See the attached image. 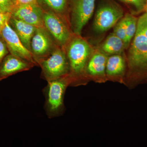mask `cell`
I'll return each mask as SVG.
<instances>
[{
	"label": "cell",
	"mask_w": 147,
	"mask_h": 147,
	"mask_svg": "<svg viewBox=\"0 0 147 147\" xmlns=\"http://www.w3.org/2000/svg\"><path fill=\"white\" fill-rule=\"evenodd\" d=\"M34 65L11 54L7 55L0 64V81L18 72L29 70Z\"/></svg>",
	"instance_id": "30bf717a"
},
{
	"label": "cell",
	"mask_w": 147,
	"mask_h": 147,
	"mask_svg": "<svg viewBox=\"0 0 147 147\" xmlns=\"http://www.w3.org/2000/svg\"><path fill=\"white\" fill-rule=\"evenodd\" d=\"M123 18L126 29L125 48H127L129 46L137 31L138 18L133 14L127 13Z\"/></svg>",
	"instance_id": "2e32d148"
},
{
	"label": "cell",
	"mask_w": 147,
	"mask_h": 147,
	"mask_svg": "<svg viewBox=\"0 0 147 147\" xmlns=\"http://www.w3.org/2000/svg\"><path fill=\"white\" fill-rule=\"evenodd\" d=\"M37 63L42 68V78L47 82L64 77L68 71L67 59L63 51L59 48Z\"/></svg>",
	"instance_id": "3957f363"
},
{
	"label": "cell",
	"mask_w": 147,
	"mask_h": 147,
	"mask_svg": "<svg viewBox=\"0 0 147 147\" xmlns=\"http://www.w3.org/2000/svg\"><path fill=\"white\" fill-rule=\"evenodd\" d=\"M16 5L15 0H0V11L11 16Z\"/></svg>",
	"instance_id": "ffe728a7"
},
{
	"label": "cell",
	"mask_w": 147,
	"mask_h": 147,
	"mask_svg": "<svg viewBox=\"0 0 147 147\" xmlns=\"http://www.w3.org/2000/svg\"><path fill=\"white\" fill-rule=\"evenodd\" d=\"M95 0H72L71 26L74 32L80 35L91 18L94 10Z\"/></svg>",
	"instance_id": "8992f818"
},
{
	"label": "cell",
	"mask_w": 147,
	"mask_h": 147,
	"mask_svg": "<svg viewBox=\"0 0 147 147\" xmlns=\"http://www.w3.org/2000/svg\"><path fill=\"white\" fill-rule=\"evenodd\" d=\"M9 23L25 47L31 52V42L36 30V27L11 16L9 18Z\"/></svg>",
	"instance_id": "7c38bea8"
},
{
	"label": "cell",
	"mask_w": 147,
	"mask_h": 147,
	"mask_svg": "<svg viewBox=\"0 0 147 147\" xmlns=\"http://www.w3.org/2000/svg\"><path fill=\"white\" fill-rule=\"evenodd\" d=\"M145 12L147 13V3L146 6V9H145Z\"/></svg>",
	"instance_id": "d4e9b609"
},
{
	"label": "cell",
	"mask_w": 147,
	"mask_h": 147,
	"mask_svg": "<svg viewBox=\"0 0 147 147\" xmlns=\"http://www.w3.org/2000/svg\"><path fill=\"white\" fill-rule=\"evenodd\" d=\"M107 60L104 54L99 53L95 54L88 64L87 69L89 73L94 75H101L104 73Z\"/></svg>",
	"instance_id": "5bb4252c"
},
{
	"label": "cell",
	"mask_w": 147,
	"mask_h": 147,
	"mask_svg": "<svg viewBox=\"0 0 147 147\" xmlns=\"http://www.w3.org/2000/svg\"><path fill=\"white\" fill-rule=\"evenodd\" d=\"M11 16L36 28H42L44 24L43 13L37 3L16 5Z\"/></svg>",
	"instance_id": "ba28073f"
},
{
	"label": "cell",
	"mask_w": 147,
	"mask_h": 147,
	"mask_svg": "<svg viewBox=\"0 0 147 147\" xmlns=\"http://www.w3.org/2000/svg\"><path fill=\"white\" fill-rule=\"evenodd\" d=\"M125 48L124 42L114 33L109 35L101 46L102 51L108 54H119Z\"/></svg>",
	"instance_id": "4fadbf2b"
},
{
	"label": "cell",
	"mask_w": 147,
	"mask_h": 147,
	"mask_svg": "<svg viewBox=\"0 0 147 147\" xmlns=\"http://www.w3.org/2000/svg\"><path fill=\"white\" fill-rule=\"evenodd\" d=\"M113 33L123 40L125 45L126 38V29L123 18L116 24Z\"/></svg>",
	"instance_id": "d6986e66"
},
{
	"label": "cell",
	"mask_w": 147,
	"mask_h": 147,
	"mask_svg": "<svg viewBox=\"0 0 147 147\" xmlns=\"http://www.w3.org/2000/svg\"><path fill=\"white\" fill-rule=\"evenodd\" d=\"M90 50L88 43L81 38H75L70 43L67 50V57L71 72L75 76H78L83 72Z\"/></svg>",
	"instance_id": "277c9868"
},
{
	"label": "cell",
	"mask_w": 147,
	"mask_h": 147,
	"mask_svg": "<svg viewBox=\"0 0 147 147\" xmlns=\"http://www.w3.org/2000/svg\"><path fill=\"white\" fill-rule=\"evenodd\" d=\"M137 29L147 38V13L146 12L138 18Z\"/></svg>",
	"instance_id": "44dd1931"
},
{
	"label": "cell",
	"mask_w": 147,
	"mask_h": 147,
	"mask_svg": "<svg viewBox=\"0 0 147 147\" xmlns=\"http://www.w3.org/2000/svg\"><path fill=\"white\" fill-rule=\"evenodd\" d=\"M11 16V15L3 13L0 11V28L1 29L4 26L7 21H9Z\"/></svg>",
	"instance_id": "603a6c76"
},
{
	"label": "cell",
	"mask_w": 147,
	"mask_h": 147,
	"mask_svg": "<svg viewBox=\"0 0 147 147\" xmlns=\"http://www.w3.org/2000/svg\"><path fill=\"white\" fill-rule=\"evenodd\" d=\"M124 68V61L120 55H114L107 59L105 69L108 75L113 76L121 74L123 72Z\"/></svg>",
	"instance_id": "9a60e30c"
},
{
	"label": "cell",
	"mask_w": 147,
	"mask_h": 147,
	"mask_svg": "<svg viewBox=\"0 0 147 147\" xmlns=\"http://www.w3.org/2000/svg\"><path fill=\"white\" fill-rule=\"evenodd\" d=\"M1 28H0V32H1Z\"/></svg>",
	"instance_id": "484cf974"
},
{
	"label": "cell",
	"mask_w": 147,
	"mask_h": 147,
	"mask_svg": "<svg viewBox=\"0 0 147 147\" xmlns=\"http://www.w3.org/2000/svg\"><path fill=\"white\" fill-rule=\"evenodd\" d=\"M43 23L46 28L58 42L64 44L68 41L70 34L61 20L53 11L43 13Z\"/></svg>",
	"instance_id": "9c48e42d"
},
{
	"label": "cell",
	"mask_w": 147,
	"mask_h": 147,
	"mask_svg": "<svg viewBox=\"0 0 147 147\" xmlns=\"http://www.w3.org/2000/svg\"><path fill=\"white\" fill-rule=\"evenodd\" d=\"M8 49L4 40L0 38V64L7 55Z\"/></svg>",
	"instance_id": "7402d4cb"
},
{
	"label": "cell",
	"mask_w": 147,
	"mask_h": 147,
	"mask_svg": "<svg viewBox=\"0 0 147 147\" xmlns=\"http://www.w3.org/2000/svg\"><path fill=\"white\" fill-rule=\"evenodd\" d=\"M0 34L11 54L34 64H37L32 52L25 47L16 32L11 26L9 21H7L1 29Z\"/></svg>",
	"instance_id": "5b68a950"
},
{
	"label": "cell",
	"mask_w": 147,
	"mask_h": 147,
	"mask_svg": "<svg viewBox=\"0 0 147 147\" xmlns=\"http://www.w3.org/2000/svg\"><path fill=\"white\" fill-rule=\"evenodd\" d=\"M123 15V11L117 7L110 4L102 6L96 14L95 30L98 32L107 31L115 26Z\"/></svg>",
	"instance_id": "52a82bcc"
},
{
	"label": "cell",
	"mask_w": 147,
	"mask_h": 147,
	"mask_svg": "<svg viewBox=\"0 0 147 147\" xmlns=\"http://www.w3.org/2000/svg\"><path fill=\"white\" fill-rule=\"evenodd\" d=\"M38 1V0H37ZM48 7L57 12H61L65 9L67 0H38Z\"/></svg>",
	"instance_id": "e0dca14e"
},
{
	"label": "cell",
	"mask_w": 147,
	"mask_h": 147,
	"mask_svg": "<svg viewBox=\"0 0 147 147\" xmlns=\"http://www.w3.org/2000/svg\"><path fill=\"white\" fill-rule=\"evenodd\" d=\"M15 1H16V5L37 3V0H15Z\"/></svg>",
	"instance_id": "cb8c5ba5"
},
{
	"label": "cell",
	"mask_w": 147,
	"mask_h": 147,
	"mask_svg": "<svg viewBox=\"0 0 147 147\" xmlns=\"http://www.w3.org/2000/svg\"><path fill=\"white\" fill-rule=\"evenodd\" d=\"M69 80L64 76L49 81L42 90L45 98L44 109L49 118H54L61 115L64 108V95L67 85L70 83Z\"/></svg>",
	"instance_id": "6da1fadb"
},
{
	"label": "cell",
	"mask_w": 147,
	"mask_h": 147,
	"mask_svg": "<svg viewBox=\"0 0 147 147\" xmlns=\"http://www.w3.org/2000/svg\"><path fill=\"white\" fill-rule=\"evenodd\" d=\"M51 47V40L44 30L37 28L31 42V51L36 63L50 55Z\"/></svg>",
	"instance_id": "8fae6325"
},
{
	"label": "cell",
	"mask_w": 147,
	"mask_h": 147,
	"mask_svg": "<svg viewBox=\"0 0 147 147\" xmlns=\"http://www.w3.org/2000/svg\"><path fill=\"white\" fill-rule=\"evenodd\" d=\"M131 6L135 13H141L145 11L147 0H120Z\"/></svg>",
	"instance_id": "ac0fdd59"
},
{
	"label": "cell",
	"mask_w": 147,
	"mask_h": 147,
	"mask_svg": "<svg viewBox=\"0 0 147 147\" xmlns=\"http://www.w3.org/2000/svg\"><path fill=\"white\" fill-rule=\"evenodd\" d=\"M128 61L136 79H147V38L138 29L129 51Z\"/></svg>",
	"instance_id": "7a4b0ae2"
}]
</instances>
